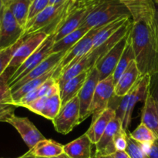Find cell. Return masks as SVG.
<instances>
[{
    "instance_id": "cell-35",
    "label": "cell",
    "mask_w": 158,
    "mask_h": 158,
    "mask_svg": "<svg viewBox=\"0 0 158 158\" xmlns=\"http://www.w3.org/2000/svg\"><path fill=\"white\" fill-rule=\"evenodd\" d=\"M149 94L152 97L158 111V73L151 76L149 86Z\"/></svg>"
},
{
    "instance_id": "cell-38",
    "label": "cell",
    "mask_w": 158,
    "mask_h": 158,
    "mask_svg": "<svg viewBox=\"0 0 158 158\" xmlns=\"http://www.w3.org/2000/svg\"><path fill=\"white\" fill-rule=\"evenodd\" d=\"M114 155L115 158H131L126 151H116Z\"/></svg>"
},
{
    "instance_id": "cell-40",
    "label": "cell",
    "mask_w": 158,
    "mask_h": 158,
    "mask_svg": "<svg viewBox=\"0 0 158 158\" xmlns=\"http://www.w3.org/2000/svg\"><path fill=\"white\" fill-rule=\"evenodd\" d=\"M67 0H49V6H56V5L64 3Z\"/></svg>"
},
{
    "instance_id": "cell-15",
    "label": "cell",
    "mask_w": 158,
    "mask_h": 158,
    "mask_svg": "<svg viewBox=\"0 0 158 158\" xmlns=\"http://www.w3.org/2000/svg\"><path fill=\"white\" fill-rule=\"evenodd\" d=\"M11 75L7 69L0 76V122H6L15 115V109L12 91L9 81Z\"/></svg>"
},
{
    "instance_id": "cell-6",
    "label": "cell",
    "mask_w": 158,
    "mask_h": 158,
    "mask_svg": "<svg viewBox=\"0 0 158 158\" xmlns=\"http://www.w3.org/2000/svg\"><path fill=\"white\" fill-rule=\"evenodd\" d=\"M56 131L66 135L70 133L80 123V101L74 97L61 107L58 115L52 120Z\"/></svg>"
},
{
    "instance_id": "cell-44",
    "label": "cell",
    "mask_w": 158,
    "mask_h": 158,
    "mask_svg": "<svg viewBox=\"0 0 158 158\" xmlns=\"http://www.w3.org/2000/svg\"><path fill=\"white\" fill-rule=\"evenodd\" d=\"M12 1H13V0H2V2L3 4H4V6H6V7H7Z\"/></svg>"
},
{
    "instance_id": "cell-9",
    "label": "cell",
    "mask_w": 158,
    "mask_h": 158,
    "mask_svg": "<svg viewBox=\"0 0 158 158\" xmlns=\"http://www.w3.org/2000/svg\"><path fill=\"white\" fill-rule=\"evenodd\" d=\"M25 34V29L16 21L12 12L5 7L0 23V51L15 45Z\"/></svg>"
},
{
    "instance_id": "cell-39",
    "label": "cell",
    "mask_w": 158,
    "mask_h": 158,
    "mask_svg": "<svg viewBox=\"0 0 158 158\" xmlns=\"http://www.w3.org/2000/svg\"><path fill=\"white\" fill-rule=\"evenodd\" d=\"M26 155H27L28 157H29V158H43V157H35V156L32 155V154H31V153L29 152V151H28L27 153H26ZM49 158H70V157H69V156L66 155V154H65V153H63V154H60V155H59V156H56V157H49Z\"/></svg>"
},
{
    "instance_id": "cell-20",
    "label": "cell",
    "mask_w": 158,
    "mask_h": 158,
    "mask_svg": "<svg viewBox=\"0 0 158 158\" xmlns=\"http://www.w3.org/2000/svg\"><path fill=\"white\" fill-rule=\"evenodd\" d=\"M90 139L86 134L64 145V153L70 158H93Z\"/></svg>"
},
{
    "instance_id": "cell-8",
    "label": "cell",
    "mask_w": 158,
    "mask_h": 158,
    "mask_svg": "<svg viewBox=\"0 0 158 158\" xmlns=\"http://www.w3.org/2000/svg\"><path fill=\"white\" fill-rule=\"evenodd\" d=\"M47 37L48 35L44 32H38L31 35H25L24 40L16 49L6 69L10 73L11 77L17 69L40 47V45Z\"/></svg>"
},
{
    "instance_id": "cell-10",
    "label": "cell",
    "mask_w": 158,
    "mask_h": 158,
    "mask_svg": "<svg viewBox=\"0 0 158 158\" xmlns=\"http://www.w3.org/2000/svg\"><path fill=\"white\" fill-rule=\"evenodd\" d=\"M114 88L115 84L113 75L99 82L89 107V114L92 118L97 117L109 107L110 101L114 95Z\"/></svg>"
},
{
    "instance_id": "cell-13",
    "label": "cell",
    "mask_w": 158,
    "mask_h": 158,
    "mask_svg": "<svg viewBox=\"0 0 158 158\" xmlns=\"http://www.w3.org/2000/svg\"><path fill=\"white\" fill-rule=\"evenodd\" d=\"M6 123L12 125L18 131L29 150L33 148L40 141L46 139L27 117H20L14 115L9 118Z\"/></svg>"
},
{
    "instance_id": "cell-32",
    "label": "cell",
    "mask_w": 158,
    "mask_h": 158,
    "mask_svg": "<svg viewBox=\"0 0 158 158\" xmlns=\"http://www.w3.org/2000/svg\"><path fill=\"white\" fill-rule=\"evenodd\" d=\"M126 152L129 154L131 158H149L148 154L142 150L141 144L133 140L129 134L127 136V148Z\"/></svg>"
},
{
    "instance_id": "cell-33",
    "label": "cell",
    "mask_w": 158,
    "mask_h": 158,
    "mask_svg": "<svg viewBox=\"0 0 158 158\" xmlns=\"http://www.w3.org/2000/svg\"><path fill=\"white\" fill-rule=\"evenodd\" d=\"M47 6H49V0H33L32 1L30 8H29L28 22L36 16L39 13L43 12Z\"/></svg>"
},
{
    "instance_id": "cell-45",
    "label": "cell",
    "mask_w": 158,
    "mask_h": 158,
    "mask_svg": "<svg viewBox=\"0 0 158 158\" xmlns=\"http://www.w3.org/2000/svg\"><path fill=\"white\" fill-rule=\"evenodd\" d=\"M122 2H133V1H137V0H120Z\"/></svg>"
},
{
    "instance_id": "cell-43",
    "label": "cell",
    "mask_w": 158,
    "mask_h": 158,
    "mask_svg": "<svg viewBox=\"0 0 158 158\" xmlns=\"http://www.w3.org/2000/svg\"><path fill=\"white\" fill-rule=\"evenodd\" d=\"M94 158H115L114 154H110V155H106V156H99V157H94Z\"/></svg>"
},
{
    "instance_id": "cell-31",
    "label": "cell",
    "mask_w": 158,
    "mask_h": 158,
    "mask_svg": "<svg viewBox=\"0 0 158 158\" xmlns=\"http://www.w3.org/2000/svg\"><path fill=\"white\" fill-rule=\"evenodd\" d=\"M24 38L25 36H23L15 45L7 48V49H5L3 50L0 51V76L7 69L8 66H9L14 53H15L16 49L19 48V46L23 42Z\"/></svg>"
},
{
    "instance_id": "cell-17",
    "label": "cell",
    "mask_w": 158,
    "mask_h": 158,
    "mask_svg": "<svg viewBox=\"0 0 158 158\" xmlns=\"http://www.w3.org/2000/svg\"><path fill=\"white\" fill-rule=\"evenodd\" d=\"M121 128H123V124L120 119L116 117L111 120L100 140L95 144L96 154L94 157L110 155L117 151L114 145V137Z\"/></svg>"
},
{
    "instance_id": "cell-30",
    "label": "cell",
    "mask_w": 158,
    "mask_h": 158,
    "mask_svg": "<svg viewBox=\"0 0 158 158\" xmlns=\"http://www.w3.org/2000/svg\"><path fill=\"white\" fill-rule=\"evenodd\" d=\"M129 135L133 140L140 143H151L158 139L157 135L151 129L141 123Z\"/></svg>"
},
{
    "instance_id": "cell-50",
    "label": "cell",
    "mask_w": 158,
    "mask_h": 158,
    "mask_svg": "<svg viewBox=\"0 0 158 158\" xmlns=\"http://www.w3.org/2000/svg\"><path fill=\"white\" fill-rule=\"evenodd\" d=\"M93 158H94V157H93Z\"/></svg>"
},
{
    "instance_id": "cell-2",
    "label": "cell",
    "mask_w": 158,
    "mask_h": 158,
    "mask_svg": "<svg viewBox=\"0 0 158 158\" xmlns=\"http://www.w3.org/2000/svg\"><path fill=\"white\" fill-rule=\"evenodd\" d=\"M100 0H69L61 23L54 32V42L77 30L86 20L89 12Z\"/></svg>"
},
{
    "instance_id": "cell-34",
    "label": "cell",
    "mask_w": 158,
    "mask_h": 158,
    "mask_svg": "<svg viewBox=\"0 0 158 158\" xmlns=\"http://www.w3.org/2000/svg\"><path fill=\"white\" fill-rule=\"evenodd\" d=\"M127 133L123 128L120 130L114 137V145L117 151H126L127 148Z\"/></svg>"
},
{
    "instance_id": "cell-7",
    "label": "cell",
    "mask_w": 158,
    "mask_h": 158,
    "mask_svg": "<svg viewBox=\"0 0 158 158\" xmlns=\"http://www.w3.org/2000/svg\"><path fill=\"white\" fill-rule=\"evenodd\" d=\"M54 43V34L48 35L44 42L40 45V47L17 69L11 77L9 81V86H12L14 83L18 82L22 78L27 75L29 72L36 67L39 64L46 60L51 55L52 45Z\"/></svg>"
},
{
    "instance_id": "cell-36",
    "label": "cell",
    "mask_w": 158,
    "mask_h": 158,
    "mask_svg": "<svg viewBox=\"0 0 158 158\" xmlns=\"http://www.w3.org/2000/svg\"><path fill=\"white\" fill-rule=\"evenodd\" d=\"M46 99H47V97H40V98L36 99L31 103H29L28 106H26V108L32 111V112L41 116L43 109H44L45 104H46Z\"/></svg>"
},
{
    "instance_id": "cell-37",
    "label": "cell",
    "mask_w": 158,
    "mask_h": 158,
    "mask_svg": "<svg viewBox=\"0 0 158 158\" xmlns=\"http://www.w3.org/2000/svg\"><path fill=\"white\" fill-rule=\"evenodd\" d=\"M147 154L149 158H158V139L151 143Z\"/></svg>"
},
{
    "instance_id": "cell-28",
    "label": "cell",
    "mask_w": 158,
    "mask_h": 158,
    "mask_svg": "<svg viewBox=\"0 0 158 158\" xmlns=\"http://www.w3.org/2000/svg\"><path fill=\"white\" fill-rule=\"evenodd\" d=\"M135 60V54H134V49H133L132 44H131V38L129 37L127 46L125 47L124 50H123V54H122L120 60L119 61L118 64H117V67H116L115 70H114V74H113V77H114V84L117 83L120 77H121L122 74L125 72L127 69L128 66L130 63Z\"/></svg>"
},
{
    "instance_id": "cell-22",
    "label": "cell",
    "mask_w": 158,
    "mask_h": 158,
    "mask_svg": "<svg viewBox=\"0 0 158 158\" xmlns=\"http://www.w3.org/2000/svg\"><path fill=\"white\" fill-rule=\"evenodd\" d=\"M131 18V16L121 17V18L117 19L114 21L111 22V23L101 26L95 35V36H94V41H93V47L91 51L97 49V47L103 44L106 40H109Z\"/></svg>"
},
{
    "instance_id": "cell-23",
    "label": "cell",
    "mask_w": 158,
    "mask_h": 158,
    "mask_svg": "<svg viewBox=\"0 0 158 158\" xmlns=\"http://www.w3.org/2000/svg\"><path fill=\"white\" fill-rule=\"evenodd\" d=\"M64 145L50 140L44 139L39 142L33 148L29 150V152L37 157L49 158L56 157L64 153Z\"/></svg>"
},
{
    "instance_id": "cell-26",
    "label": "cell",
    "mask_w": 158,
    "mask_h": 158,
    "mask_svg": "<svg viewBox=\"0 0 158 158\" xmlns=\"http://www.w3.org/2000/svg\"><path fill=\"white\" fill-rule=\"evenodd\" d=\"M57 67H58V66H57ZM56 68H55V69H53L52 70H51L50 72L44 74V75L42 76V77L33 79V80L27 82V83H25L23 86H22L21 87L19 88L18 89H16L15 91L12 92V98H13L14 100V104H15V102L19 100L22 97H24V96L26 95V94H27L28 93L32 92V90L40 87V86H41L43 83H44L46 80H49V79L51 78L52 77H53Z\"/></svg>"
},
{
    "instance_id": "cell-48",
    "label": "cell",
    "mask_w": 158,
    "mask_h": 158,
    "mask_svg": "<svg viewBox=\"0 0 158 158\" xmlns=\"http://www.w3.org/2000/svg\"><path fill=\"white\" fill-rule=\"evenodd\" d=\"M72 1H76V0H72Z\"/></svg>"
},
{
    "instance_id": "cell-41",
    "label": "cell",
    "mask_w": 158,
    "mask_h": 158,
    "mask_svg": "<svg viewBox=\"0 0 158 158\" xmlns=\"http://www.w3.org/2000/svg\"><path fill=\"white\" fill-rule=\"evenodd\" d=\"M5 7H6V6H5L4 4H3L2 0H0V23H1L2 18Z\"/></svg>"
},
{
    "instance_id": "cell-47",
    "label": "cell",
    "mask_w": 158,
    "mask_h": 158,
    "mask_svg": "<svg viewBox=\"0 0 158 158\" xmlns=\"http://www.w3.org/2000/svg\"><path fill=\"white\" fill-rule=\"evenodd\" d=\"M154 2H158V0H154Z\"/></svg>"
},
{
    "instance_id": "cell-27",
    "label": "cell",
    "mask_w": 158,
    "mask_h": 158,
    "mask_svg": "<svg viewBox=\"0 0 158 158\" xmlns=\"http://www.w3.org/2000/svg\"><path fill=\"white\" fill-rule=\"evenodd\" d=\"M31 2V0H13L7 6L19 24L24 29L27 24Z\"/></svg>"
},
{
    "instance_id": "cell-49",
    "label": "cell",
    "mask_w": 158,
    "mask_h": 158,
    "mask_svg": "<svg viewBox=\"0 0 158 158\" xmlns=\"http://www.w3.org/2000/svg\"><path fill=\"white\" fill-rule=\"evenodd\" d=\"M31 1H33V0H31Z\"/></svg>"
},
{
    "instance_id": "cell-29",
    "label": "cell",
    "mask_w": 158,
    "mask_h": 158,
    "mask_svg": "<svg viewBox=\"0 0 158 158\" xmlns=\"http://www.w3.org/2000/svg\"><path fill=\"white\" fill-rule=\"evenodd\" d=\"M62 107V101L60 98V91L54 95L47 97L44 109L42 113V117L49 120H54L58 115Z\"/></svg>"
},
{
    "instance_id": "cell-46",
    "label": "cell",
    "mask_w": 158,
    "mask_h": 158,
    "mask_svg": "<svg viewBox=\"0 0 158 158\" xmlns=\"http://www.w3.org/2000/svg\"><path fill=\"white\" fill-rule=\"evenodd\" d=\"M18 158H29V157H28V156L26 155V154H23V156H21V157H18Z\"/></svg>"
},
{
    "instance_id": "cell-1",
    "label": "cell",
    "mask_w": 158,
    "mask_h": 158,
    "mask_svg": "<svg viewBox=\"0 0 158 158\" xmlns=\"http://www.w3.org/2000/svg\"><path fill=\"white\" fill-rule=\"evenodd\" d=\"M132 19L130 38L141 75L158 73V25L154 0L123 2Z\"/></svg>"
},
{
    "instance_id": "cell-21",
    "label": "cell",
    "mask_w": 158,
    "mask_h": 158,
    "mask_svg": "<svg viewBox=\"0 0 158 158\" xmlns=\"http://www.w3.org/2000/svg\"><path fill=\"white\" fill-rule=\"evenodd\" d=\"M93 69V68H92ZM89 70L84 71L77 77L68 80L61 88H60V98L62 101V106L66 103L77 97L80 89L83 87L87 77L89 76Z\"/></svg>"
},
{
    "instance_id": "cell-3",
    "label": "cell",
    "mask_w": 158,
    "mask_h": 158,
    "mask_svg": "<svg viewBox=\"0 0 158 158\" xmlns=\"http://www.w3.org/2000/svg\"><path fill=\"white\" fill-rule=\"evenodd\" d=\"M126 16H131V13L121 1L100 0L89 12L82 26L89 29L98 28L117 19Z\"/></svg>"
},
{
    "instance_id": "cell-24",
    "label": "cell",
    "mask_w": 158,
    "mask_h": 158,
    "mask_svg": "<svg viewBox=\"0 0 158 158\" xmlns=\"http://www.w3.org/2000/svg\"><path fill=\"white\" fill-rule=\"evenodd\" d=\"M141 123L151 129L158 137V111L152 97L149 94L144 101L142 110Z\"/></svg>"
},
{
    "instance_id": "cell-11",
    "label": "cell",
    "mask_w": 158,
    "mask_h": 158,
    "mask_svg": "<svg viewBox=\"0 0 158 158\" xmlns=\"http://www.w3.org/2000/svg\"><path fill=\"white\" fill-rule=\"evenodd\" d=\"M130 32H131V30L109 52H106L103 58L100 59L97 63L95 67L98 71L100 81L114 74V70L120 61V57L123 54V50H124L128 40H129Z\"/></svg>"
},
{
    "instance_id": "cell-12",
    "label": "cell",
    "mask_w": 158,
    "mask_h": 158,
    "mask_svg": "<svg viewBox=\"0 0 158 158\" xmlns=\"http://www.w3.org/2000/svg\"><path fill=\"white\" fill-rule=\"evenodd\" d=\"M151 75H143L140 77L138 81L136 83L133 89L130 91V97L128 100L127 107L124 120L123 122V129L127 131L131 120H132L133 112L136 104L138 102H144L148 95L149 91Z\"/></svg>"
},
{
    "instance_id": "cell-14",
    "label": "cell",
    "mask_w": 158,
    "mask_h": 158,
    "mask_svg": "<svg viewBox=\"0 0 158 158\" xmlns=\"http://www.w3.org/2000/svg\"><path fill=\"white\" fill-rule=\"evenodd\" d=\"M100 82L98 71L94 66L89 71L87 80L83 84V87L78 94L79 101H80V123L90 117L89 114V107L92 103L93 97L96 87Z\"/></svg>"
},
{
    "instance_id": "cell-25",
    "label": "cell",
    "mask_w": 158,
    "mask_h": 158,
    "mask_svg": "<svg viewBox=\"0 0 158 158\" xmlns=\"http://www.w3.org/2000/svg\"><path fill=\"white\" fill-rule=\"evenodd\" d=\"M90 29L88 28L81 26L77 30L73 31L71 33L62 38L61 40L57 42H54L52 45L51 53H57V52H66L69 49L73 47L75 44H77Z\"/></svg>"
},
{
    "instance_id": "cell-5",
    "label": "cell",
    "mask_w": 158,
    "mask_h": 158,
    "mask_svg": "<svg viewBox=\"0 0 158 158\" xmlns=\"http://www.w3.org/2000/svg\"><path fill=\"white\" fill-rule=\"evenodd\" d=\"M100 27L91 29L77 44H75L71 49L66 51V54L60 61L54 73L53 77L57 80L64 71H66L68 68L70 67L72 65L78 62L90 52L93 47V41H94V36Z\"/></svg>"
},
{
    "instance_id": "cell-42",
    "label": "cell",
    "mask_w": 158,
    "mask_h": 158,
    "mask_svg": "<svg viewBox=\"0 0 158 158\" xmlns=\"http://www.w3.org/2000/svg\"><path fill=\"white\" fill-rule=\"evenodd\" d=\"M154 5H155L156 19H157V25H158V2H154Z\"/></svg>"
},
{
    "instance_id": "cell-18",
    "label": "cell",
    "mask_w": 158,
    "mask_h": 158,
    "mask_svg": "<svg viewBox=\"0 0 158 158\" xmlns=\"http://www.w3.org/2000/svg\"><path fill=\"white\" fill-rule=\"evenodd\" d=\"M115 117V109L109 106L97 117L92 118L90 127L86 132V134L90 139L93 144H97L98 143L109 123Z\"/></svg>"
},
{
    "instance_id": "cell-16",
    "label": "cell",
    "mask_w": 158,
    "mask_h": 158,
    "mask_svg": "<svg viewBox=\"0 0 158 158\" xmlns=\"http://www.w3.org/2000/svg\"><path fill=\"white\" fill-rule=\"evenodd\" d=\"M66 52H61L51 54L49 57H47L46 60H43L40 64H39L36 67L34 68L27 75L25 76L23 78H22L18 82L14 83L12 86H10L12 93L18 89L19 88L21 87L22 86H23L27 82L33 80V79L42 77L44 74L50 72L51 70L56 68L60 64L62 59L63 58L64 55L66 54Z\"/></svg>"
},
{
    "instance_id": "cell-4",
    "label": "cell",
    "mask_w": 158,
    "mask_h": 158,
    "mask_svg": "<svg viewBox=\"0 0 158 158\" xmlns=\"http://www.w3.org/2000/svg\"><path fill=\"white\" fill-rule=\"evenodd\" d=\"M69 0L62 4L49 6L32 19L29 21L25 28V35L38 32H44L48 35L56 30L66 12Z\"/></svg>"
},
{
    "instance_id": "cell-19",
    "label": "cell",
    "mask_w": 158,
    "mask_h": 158,
    "mask_svg": "<svg viewBox=\"0 0 158 158\" xmlns=\"http://www.w3.org/2000/svg\"><path fill=\"white\" fill-rule=\"evenodd\" d=\"M141 76L136 60H133L116 83L114 95L120 98L127 95L133 89Z\"/></svg>"
}]
</instances>
